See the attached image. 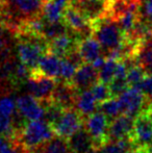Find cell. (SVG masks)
Returning a JSON list of instances; mask_svg holds the SVG:
<instances>
[{
	"instance_id": "13",
	"label": "cell",
	"mask_w": 152,
	"mask_h": 153,
	"mask_svg": "<svg viewBox=\"0 0 152 153\" xmlns=\"http://www.w3.org/2000/svg\"><path fill=\"white\" fill-rule=\"evenodd\" d=\"M71 4L92 22L108 15V0H73Z\"/></svg>"
},
{
	"instance_id": "10",
	"label": "cell",
	"mask_w": 152,
	"mask_h": 153,
	"mask_svg": "<svg viewBox=\"0 0 152 153\" xmlns=\"http://www.w3.org/2000/svg\"><path fill=\"white\" fill-rule=\"evenodd\" d=\"M81 39L75 32L69 30L48 42V51L61 59L66 57L71 51L78 48V42Z\"/></svg>"
},
{
	"instance_id": "33",
	"label": "cell",
	"mask_w": 152,
	"mask_h": 153,
	"mask_svg": "<svg viewBox=\"0 0 152 153\" xmlns=\"http://www.w3.org/2000/svg\"><path fill=\"white\" fill-rule=\"evenodd\" d=\"M87 153H100V147L94 146V147L91 148V149H90Z\"/></svg>"
},
{
	"instance_id": "31",
	"label": "cell",
	"mask_w": 152,
	"mask_h": 153,
	"mask_svg": "<svg viewBox=\"0 0 152 153\" xmlns=\"http://www.w3.org/2000/svg\"><path fill=\"white\" fill-rule=\"evenodd\" d=\"M10 141H12V140L7 139V137H5L4 135L0 134V153L4 152V150H5L6 148L8 147V145L10 144Z\"/></svg>"
},
{
	"instance_id": "9",
	"label": "cell",
	"mask_w": 152,
	"mask_h": 153,
	"mask_svg": "<svg viewBox=\"0 0 152 153\" xmlns=\"http://www.w3.org/2000/svg\"><path fill=\"white\" fill-rule=\"evenodd\" d=\"M17 111L28 121L40 120L44 118L45 108L38 98L31 94L21 95L16 100Z\"/></svg>"
},
{
	"instance_id": "20",
	"label": "cell",
	"mask_w": 152,
	"mask_h": 153,
	"mask_svg": "<svg viewBox=\"0 0 152 153\" xmlns=\"http://www.w3.org/2000/svg\"><path fill=\"white\" fill-rule=\"evenodd\" d=\"M64 12H65V7L56 3L54 0H46L43 6L42 16L48 22H57L63 20Z\"/></svg>"
},
{
	"instance_id": "32",
	"label": "cell",
	"mask_w": 152,
	"mask_h": 153,
	"mask_svg": "<svg viewBox=\"0 0 152 153\" xmlns=\"http://www.w3.org/2000/svg\"><path fill=\"white\" fill-rule=\"evenodd\" d=\"M105 61H106V56H102V55H101V56H99L98 59H96L95 61L92 62V65H93L96 69H98V70H99V69L104 65Z\"/></svg>"
},
{
	"instance_id": "22",
	"label": "cell",
	"mask_w": 152,
	"mask_h": 153,
	"mask_svg": "<svg viewBox=\"0 0 152 153\" xmlns=\"http://www.w3.org/2000/svg\"><path fill=\"white\" fill-rule=\"evenodd\" d=\"M98 111L105 114L110 120H113L122 114V108L118 98H110L101 102L98 104Z\"/></svg>"
},
{
	"instance_id": "21",
	"label": "cell",
	"mask_w": 152,
	"mask_h": 153,
	"mask_svg": "<svg viewBox=\"0 0 152 153\" xmlns=\"http://www.w3.org/2000/svg\"><path fill=\"white\" fill-rule=\"evenodd\" d=\"M69 30V27L66 25L64 20L57 21V22H48L47 21L45 24L44 30H43V38L47 42H50L53 39L57 38L64 33H67Z\"/></svg>"
},
{
	"instance_id": "35",
	"label": "cell",
	"mask_w": 152,
	"mask_h": 153,
	"mask_svg": "<svg viewBox=\"0 0 152 153\" xmlns=\"http://www.w3.org/2000/svg\"><path fill=\"white\" fill-rule=\"evenodd\" d=\"M150 113H151V117H152V107L150 108Z\"/></svg>"
},
{
	"instance_id": "34",
	"label": "cell",
	"mask_w": 152,
	"mask_h": 153,
	"mask_svg": "<svg viewBox=\"0 0 152 153\" xmlns=\"http://www.w3.org/2000/svg\"><path fill=\"white\" fill-rule=\"evenodd\" d=\"M147 153H152V144L147 146Z\"/></svg>"
},
{
	"instance_id": "2",
	"label": "cell",
	"mask_w": 152,
	"mask_h": 153,
	"mask_svg": "<svg viewBox=\"0 0 152 153\" xmlns=\"http://www.w3.org/2000/svg\"><path fill=\"white\" fill-rule=\"evenodd\" d=\"M55 135L52 126L46 120H33L25 124L19 132L18 139L27 149L39 147Z\"/></svg>"
},
{
	"instance_id": "16",
	"label": "cell",
	"mask_w": 152,
	"mask_h": 153,
	"mask_svg": "<svg viewBox=\"0 0 152 153\" xmlns=\"http://www.w3.org/2000/svg\"><path fill=\"white\" fill-rule=\"evenodd\" d=\"M78 52L85 62L92 64L96 59L101 56L102 46L93 36L81 39L78 42Z\"/></svg>"
},
{
	"instance_id": "17",
	"label": "cell",
	"mask_w": 152,
	"mask_h": 153,
	"mask_svg": "<svg viewBox=\"0 0 152 153\" xmlns=\"http://www.w3.org/2000/svg\"><path fill=\"white\" fill-rule=\"evenodd\" d=\"M62 59L57 55L47 51L39 62L38 70L42 74L52 78L59 79V71H61Z\"/></svg>"
},
{
	"instance_id": "15",
	"label": "cell",
	"mask_w": 152,
	"mask_h": 153,
	"mask_svg": "<svg viewBox=\"0 0 152 153\" xmlns=\"http://www.w3.org/2000/svg\"><path fill=\"white\" fill-rule=\"evenodd\" d=\"M68 143L73 153H87L95 146L94 140L92 139L85 125L68 137Z\"/></svg>"
},
{
	"instance_id": "8",
	"label": "cell",
	"mask_w": 152,
	"mask_h": 153,
	"mask_svg": "<svg viewBox=\"0 0 152 153\" xmlns=\"http://www.w3.org/2000/svg\"><path fill=\"white\" fill-rule=\"evenodd\" d=\"M150 108L142 111L140 115L134 118V126L131 139L139 146L147 147L152 144V117Z\"/></svg>"
},
{
	"instance_id": "30",
	"label": "cell",
	"mask_w": 152,
	"mask_h": 153,
	"mask_svg": "<svg viewBox=\"0 0 152 153\" xmlns=\"http://www.w3.org/2000/svg\"><path fill=\"white\" fill-rule=\"evenodd\" d=\"M5 30H7V28L0 23V54L7 49V36L5 34Z\"/></svg>"
},
{
	"instance_id": "14",
	"label": "cell",
	"mask_w": 152,
	"mask_h": 153,
	"mask_svg": "<svg viewBox=\"0 0 152 153\" xmlns=\"http://www.w3.org/2000/svg\"><path fill=\"white\" fill-rule=\"evenodd\" d=\"M133 126L134 118L126 114H121L120 116L110 120V127H108L110 142L131 137L132 132H133Z\"/></svg>"
},
{
	"instance_id": "27",
	"label": "cell",
	"mask_w": 152,
	"mask_h": 153,
	"mask_svg": "<svg viewBox=\"0 0 152 153\" xmlns=\"http://www.w3.org/2000/svg\"><path fill=\"white\" fill-rule=\"evenodd\" d=\"M108 88L110 90V94H112L113 98H118L122 93L126 91L129 88V85H128L126 78H118V77H115L108 83Z\"/></svg>"
},
{
	"instance_id": "24",
	"label": "cell",
	"mask_w": 152,
	"mask_h": 153,
	"mask_svg": "<svg viewBox=\"0 0 152 153\" xmlns=\"http://www.w3.org/2000/svg\"><path fill=\"white\" fill-rule=\"evenodd\" d=\"M147 74H148L147 71L139 64L129 67L127 71V76H126L129 87H136L139 83H141L147 76Z\"/></svg>"
},
{
	"instance_id": "12",
	"label": "cell",
	"mask_w": 152,
	"mask_h": 153,
	"mask_svg": "<svg viewBox=\"0 0 152 153\" xmlns=\"http://www.w3.org/2000/svg\"><path fill=\"white\" fill-rule=\"evenodd\" d=\"M77 94L78 91L70 81L57 79L54 91L51 95V100L65 109L71 108L75 107Z\"/></svg>"
},
{
	"instance_id": "4",
	"label": "cell",
	"mask_w": 152,
	"mask_h": 153,
	"mask_svg": "<svg viewBox=\"0 0 152 153\" xmlns=\"http://www.w3.org/2000/svg\"><path fill=\"white\" fill-rule=\"evenodd\" d=\"M110 120L102 111H94L85 119V127L97 147H102L110 142L108 137V127Z\"/></svg>"
},
{
	"instance_id": "23",
	"label": "cell",
	"mask_w": 152,
	"mask_h": 153,
	"mask_svg": "<svg viewBox=\"0 0 152 153\" xmlns=\"http://www.w3.org/2000/svg\"><path fill=\"white\" fill-rule=\"evenodd\" d=\"M117 64L118 61H116L114 59L106 57V61L104 62V65L99 69V81H102V82L108 85L115 78Z\"/></svg>"
},
{
	"instance_id": "5",
	"label": "cell",
	"mask_w": 152,
	"mask_h": 153,
	"mask_svg": "<svg viewBox=\"0 0 152 153\" xmlns=\"http://www.w3.org/2000/svg\"><path fill=\"white\" fill-rule=\"evenodd\" d=\"M56 81L57 79L46 76L36 69L31 70L30 77L25 81V85L29 94L33 95L40 101H45L51 99Z\"/></svg>"
},
{
	"instance_id": "19",
	"label": "cell",
	"mask_w": 152,
	"mask_h": 153,
	"mask_svg": "<svg viewBox=\"0 0 152 153\" xmlns=\"http://www.w3.org/2000/svg\"><path fill=\"white\" fill-rule=\"evenodd\" d=\"M42 153H72L68 139L55 134L42 146Z\"/></svg>"
},
{
	"instance_id": "28",
	"label": "cell",
	"mask_w": 152,
	"mask_h": 153,
	"mask_svg": "<svg viewBox=\"0 0 152 153\" xmlns=\"http://www.w3.org/2000/svg\"><path fill=\"white\" fill-rule=\"evenodd\" d=\"M17 111L16 101L10 97H3L0 99V114L12 117Z\"/></svg>"
},
{
	"instance_id": "29",
	"label": "cell",
	"mask_w": 152,
	"mask_h": 153,
	"mask_svg": "<svg viewBox=\"0 0 152 153\" xmlns=\"http://www.w3.org/2000/svg\"><path fill=\"white\" fill-rule=\"evenodd\" d=\"M100 153H125L118 146L116 142H108L105 145L100 147Z\"/></svg>"
},
{
	"instance_id": "11",
	"label": "cell",
	"mask_w": 152,
	"mask_h": 153,
	"mask_svg": "<svg viewBox=\"0 0 152 153\" xmlns=\"http://www.w3.org/2000/svg\"><path fill=\"white\" fill-rule=\"evenodd\" d=\"M99 81V70L96 69L90 62H83L77 68L75 74L71 80V83L80 92L89 90Z\"/></svg>"
},
{
	"instance_id": "36",
	"label": "cell",
	"mask_w": 152,
	"mask_h": 153,
	"mask_svg": "<svg viewBox=\"0 0 152 153\" xmlns=\"http://www.w3.org/2000/svg\"><path fill=\"white\" fill-rule=\"evenodd\" d=\"M151 26H152V24H151Z\"/></svg>"
},
{
	"instance_id": "1",
	"label": "cell",
	"mask_w": 152,
	"mask_h": 153,
	"mask_svg": "<svg viewBox=\"0 0 152 153\" xmlns=\"http://www.w3.org/2000/svg\"><path fill=\"white\" fill-rule=\"evenodd\" d=\"M93 23V36L100 43L105 53L123 44L125 34L118 21L110 16H105Z\"/></svg>"
},
{
	"instance_id": "6",
	"label": "cell",
	"mask_w": 152,
	"mask_h": 153,
	"mask_svg": "<svg viewBox=\"0 0 152 153\" xmlns=\"http://www.w3.org/2000/svg\"><path fill=\"white\" fill-rule=\"evenodd\" d=\"M85 119L76 107H71L65 109L59 119L51 126L55 134L68 139L85 125Z\"/></svg>"
},
{
	"instance_id": "7",
	"label": "cell",
	"mask_w": 152,
	"mask_h": 153,
	"mask_svg": "<svg viewBox=\"0 0 152 153\" xmlns=\"http://www.w3.org/2000/svg\"><path fill=\"white\" fill-rule=\"evenodd\" d=\"M64 22L71 31L75 32L80 39L93 36V23L75 6H67L64 12Z\"/></svg>"
},
{
	"instance_id": "3",
	"label": "cell",
	"mask_w": 152,
	"mask_h": 153,
	"mask_svg": "<svg viewBox=\"0 0 152 153\" xmlns=\"http://www.w3.org/2000/svg\"><path fill=\"white\" fill-rule=\"evenodd\" d=\"M122 108V114L136 118L142 111L152 106V101L143 92L136 88L129 87L118 97Z\"/></svg>"
},
{
	"instance_id": "18",
	"label": "cell",
	"mask_w": 152,
	"mask_h": 153,
	"mask_svg": "<svg viewBox=\"0 0 152 153\" xmlns=\"http://www.w3.org/2000/svg\"><path fill=\"white\" fill-rule=\"evenodd\" d=\"M75 107L85 118H87V116L97 111L98 102L91 90L89 89L78 92L76 97Z\"/></svg>"
},
{
	"instance_id": "26",
	"label": "cell",
	"mask_w": 152,
	"mask_h": 153,
	"mask_svg": "<svg viewBox=\"0 0 152 153\" xmlns=\"http://www.w3.org/2000/svg\"><path fill=\"white\" fill-rule=\"evenodd\" d=\"M77 68H78V67H77L75 64H73L70 59H68L67 57L62 59L61 71H59V79L65 80V81H70V82H71Z\"/></svg>"
},
{
	"instance_id": "25",
	"label": "cell",
	"mask_w": 152,
	"mask_h": 153,
	"mask_svg": "<svg viewBox=\"0 0 152 153\" xmlns=\"http://www.w3.org/2000/svg\"><path fill=\"white\" fill-rule=\"evenodd\" d=\"M91 91L93 93L94 97L97 100L98 104H100L103 101H106L108 99L113 98L112 94H110V90L108 88V85L102 82V81H98L96 82L93 87L91 88Z\"/></svg>"
}]
</instances>
